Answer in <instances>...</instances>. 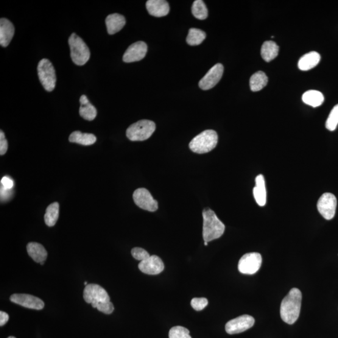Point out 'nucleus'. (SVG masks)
Instances as JSON below:
<instances>
[{
    "label": "nucleus",
    "mask_w": 338,
    "mask_h": 338,
    "mask_svg": "<svg viewBox=\"0 0 338 338\" xmlns=\"http://www.w3.org/2000/svg\"><path fill=\"white\" fill-rule=\"evenodd\" d=\"M255 320L251 316L245 314L232 320L226 324V331L230 334L241 333L252 328Z\"/></svg>",
    "instance_id": "nucleus-11"
},
{
    "label": "nucleus",
    "mask_w": 338,
    "mask_h": 338,
    "mask_svg": "<svg viewBox=\"0 0 338 338\" xmlns=\"http://www.w3.org/2000/svg\"><path fill=\"white\" fill-rule=\"evenodd\" d=\"M58 217H59V204L52 203L47 208L44 216V222L49 227H52L57 223Z\"/></svg>",
    "instance_id": "nucleus-26"
},
{
    "label": "nucleus",
    "mask_w": 338,
    "mask_h": 338,
    "mask_svg": "<svg viewBox=\"0 0 338 338\" xmlns=\"http://www.w3.org/2000/svg\"><path fill=\"white\" fill-rule=\"evenodd\" d=\"M83 298L86 303L91 304L95 308L100 303L110 301L107 292L99 285L95 284L86 285L83 291Z\"/></svg>",
    "instance_id": "nucleus-7"
},
{
    "label": "nucleus",
    "mask_w": 338,
    "mask_h": 338,
    "mask_svg": "<svg viewBox=\"0 0 338 338\" xmlns=\"http://www.w3.org/2000/svg\"><path fill=\"white\" fill-rule=\"evenodd\" d=\"M336 206V197L329 192L321 195L317 204L318 211L326 220H331L334 217Z\"/></svg>",
    "instance_id": "nucleus-9"
},
{
    "label": "nucleus",
    "mask_w": 338,
    "mask_h": 338,
    "mask_svg": "<svg viewBox=\"0 0 338 338\" xmlns=\"http://www.w3.org/2000/svg\"><path fill=\"white\" fill-rule=\"evenodd\" d=\"M44 263V261L41 262L40 264H41V265H43Z\"/></svg>",
    "instance_id": "nucleus-41"
},
{
    "label": "nucleus",
    "mask_w": 338,
    "mask_h": 338,
    "mask_svg": "<svg viewBox=\"0 0 338 338\" xmlns=\"http://www.w3.org/2000/svg\"><path fill=\"white\" fill-rule=\"evenodd\" d=\"M131 253H132L133 258H135L136 260H138V261L141 262L149 258L150 256L147 251L141 247L133 248L132 251H131Z\"/></svg>",
    "instance_id": "nucleus-32"
},
{
    "label": "nucleus",
    "mask_w": 338,
    "mask_h": 338,
    "mask_svg": "<svg viewBox=\"0 0 338 338\" xmlns=\"http://www.w3.org/2000/svg\"><path fill=\"white\" fill-rule=\"evenodd\" d=\"M80 102L81 105H85L89 103V100L88 99V98L86 97V96H85V95H83V96H81L80 97Z\"/></svg>",
    "instance_id": "nucleus-39"
},
{
    "label": "nucleus",
    "mask_w": 338,
    "mask_h": 338,
    "mask_svg": "<svg viewBox=\"0 0 338 338\" xmlns=\"http://www.w3.org/2000/svg\"><path fill=\"white\" fill-rule=\"evenodd\" d=\"M97 141L96 137L92 133H82L80 131L72 132L69 137V141L83 145H91Z\"/></svg>",
    "instance_id": "nucleus-23"
},
{
    "label": "nucleus",
    "mask_w": 338,
    "mask_h": 338,
    "mask_svg": "<svg viewBox=\"0 0 338 338\" xmlns=\"http://www.w3.org/2000/svg\"><path fill=\"white\" fill-rule=\"evenodd\" d=\"M192 12L195 18L201 19V20L206 19L208 16V8H207L205 2L202 0H196L193 3Z\"/></svg>",
    "instance_id": "nucleus-28"
},
{
    "label": "nucleus",
    "mask_w": 338,
    "mask_h": 338,
    "mask_svg": "<svg viewBox=\"0 0 338 338\" xmlns=\"http://www.w3.org/2000/svg\"><path fill=\"white\" fill-rule=\"evenodd\" d=\"M261 264L262 257L259 253L245 254L239 260V272L244 275H254L258 272L261 268Z\"/></svg>",
    "instance_id": "nucleus-8"
},
{
    "label": "nucleus",
    "mask_w": 338,
    "mask_h": 338,
    "mask_svg": "<svg viewBox=\"0 0 338 338\" xmlns=\"http://www.w3.org/2000/svg\"><path fill=\"white\" fill-rule=\"evenodd\" d=\"M79 113L81 117L86 121H93L97 115V111L96 107L92 105L90 102L85 105H81L79 109Z\"/></svg>",
    "instance_id": "nucleus-29"
},
{
    "label": "nucleus",
    "mask_w": 338,
    "mask_h": 338,
    "mask_svg": "<svg viewBox=\"0 0 338 338\" xmlns=\"http://www.w3.org/2000/svg\"><path fill=\"white\" fill-rule=\"evenodd\" d=\"M13 181L9 177L5 176V177L2 178L1 180V187H4L5 189L11 190L13 188Z\"/></svg>",
    "instance_id": "nucleus-36"
},
{
    "label": "nucleus",
    "mask_w": 338,
    "mask_h": 338,
    "mask_svg": "<svg viewBox=\"0 0 338 338\" xmlns=\"http://www.w3.org/2000/svg\"><path fill=\"white\" fill-rule=\"evenodd\" d=\"M223 73V66L217 63L209 70L205 77L200 80L199 85L204 91H208L216 86L221 79Z\"/></svg>",
    "instance_id": "nucleus-12"
},
{
    "label": "nucleus",
    "mask_w": 338,
    "mask_h": 338,
    "mask_svg": "<svg viewBox=\"0 0 338 338\" xmlns=\"http://www.w3.org/2000/svg\"><path fill=\"white\" fill-rule=\"evenodd\" d=\"M268 82L267 75L263 72L259 71L255 73L251 77L250 85L251 90L253 92H258L266 86Z\"/></svg>",
    "instance_id": "nucleus-25"
},
{
    "label": "nucleus",
    "mask_w": 338,
    "mask_h": 338,
    "mask_svg": "<svg viewBox=\"0 0 338 338\" xmlns=\"http://www.w3.org/2000/svg\"><path fill=\"white\" fill-rule=\"evenodd\" d=\"M302 99L306 104L312 107H318L323 104L325 97L321 92L312 90L306 92L303 94Z\"/></svg>",
    "instance_id": "nucleus-24"
},
{
    "label": "nucleus",
    "mask_w": 338,
    "mask_h": 338,
    "mask_svg": "<svg viewBox=\"0 0 338 338\" xmlns=\"http://www.w3.org/2000/svg\"><path fill=\"white\" fill-rule=\"evenodd\" d=\"M27 249L28 254L35 262L41 263L46 261L48 254L42 245L37 242H30Z\"/></svg>",
    "instance_id": "nucleus-21"
},
{
    "label": "nucleus",
    "mask_w": 338,
    "mask_h": 338,
    "mask_svg": "<svg viewBox=\"0 0 338 338\" xmlns=\"http://www.w3.org/2000/svg\"><path fill=\"white\" fill-rule=\"evenodd\" d=\"M85 284L86 285H86H88L87 284V282H85Z\"/></svg>",
    "instance_id": "nucleus-43"
},
{
    "label": "nucleus",
    "mask_w": 338,
    "mask_h": 338,
    "mask_svg": "<svg viewBox=\"0 0 338 338\" xmlns=\"http://www.w3.org/2000/svg\"><path fill=\"white\" fill-rule=\"evenodd\" d=\"M133 199L136 205L140 208L149 212H155L158 209L157 201L153 199L147 189L139 188L133 194Z\"/></svg>",
    "instance_id": "nucleus-10"
},
{
    "label": "nucleus",
    "mask_w": 338,
    "mask_h": 338,
    "mask_svg": "<svg viewBox=\"0 0 338 338\" xmlns=\"http://www.w3.org/2000/svg\"><path fill=\"white\" fill-rule=\"evenodd\" d=\"M203 231L205 242L219 239L225 231V225L211 209L206 208L202 212Z\"/></svg>",
    "instance_id": "nucleus-2"
},
{
    "label": "nucleus",
    "mask_w": 338,
    "mask_h": 338,
    "mask_svg": "<svg viewBox=\"0 0 338 338\" xmlns=\"http://www.w3.org/2000/svg\"><path fill=\"white\" fill-rule=\"evenodd\" d=\"M302 293L298 288L290 290L288 294L282 301L280 314L284 322L292 325L300 317Z\"/></svg>",
    "instance_id": "nucleus-1"
},
{
    "label": "nucleus",
    "mask_w": 338,
    "mask_h": 338,
    "mask_svg": "<svg viewBox=\"0 0 338 338\" xmlns=\"http://www.w3.org/2000/svg\"><path fill=\"white\" fill-rule=\"evenodd\" d=\"M15 33V28L12 22L7 18L0 19V44L7 47L10 44Z\"/></svg>",
    "instance_id": "nucleus-17"
},
{
    "label": "nucleus",
    "mask_w": 338,
    "mask_h": 338,
    "mask_svg": "<svg viewBox=\"0 0 338 338\" xmlns=\"http://www.w3.org/2000/svg\"><path fill=\"white\" fill-rule=\"evenodd\" d=\"M99 311L103 312V313L110 314L112 313L114 307L113 304L110 302L107 303H100L97 304L96 307Z\"/></svg>",
    "instance_id": "nucleus-34"
},
{
    "label": "nucleus",
    "mask_w": 338,
    "mask_h": 338,
    "mask_svg": "<svg viewBox=\"0 0 338 338\" xmlns=\"http://www.w3.org/2000/svg\"><path fill=\"white\" fill-rule=\"evenodd\" d=\"M218 136L214 130H206L195 137L189 144L190 149L199 154L211 152L217 146Z\"/></svg>",
    "instance_id": "nucleus-3"
},
{
    "label": "nucleus",
    "mask_w": 338,
    "mask_h": 338,
    "mask_svg": "<svg viewBox=\"0 0 338 338\" xmlns=\"http://www.w3.org/2000/svg\"><path fill=\"white\" fill-rule=\"evenodd\" d=\"M126 21L124 16L119 13L109 15L105 19L108 34L114 35L120 32L125 26Z\"/></svg>",
    "instance_id": "nucleus-18"
},
{
    "label": "nucleus",
    "mask_w": 338,
    "mask_h": 338,
    "mask_svg": "<svg viewBox=\"0 0 338 338\" xmlns=\"http://www.w3.org/2000/svg\"><path fill=\"white\" fill-rule=\"evenodd\" d=\"M38 75L41 85L47 92L54 90L57 82L55 71L51 61L43 58L38 63Z\"/></svg>",
    "instance_id": "nucleus-6"
},
{
    "label": "nucleus",
    "mask_w": 338,
    "mask_h": 338,
    "mask_svg": "<svg viewBox=\"0 0 338 338\" xmlns=\"http://www.w3.org/2000/svg\"><path fill=\"white\" fill-rule=\"evenodd\" d=\"M155 128L154 122L149 120H141L127 128L126 135L131 141H144L152 136Z\"/></svg>",
    "instance_id": "nucleus-5"
},
{
    "label": "nucleus",
    "mask_w": 338,
    "mask_h": 338,
    "mask_svg": "<svg viewBox=\"0 0 338 338\" xmlns=\"http://www.w3.org/2000/svg\"><path fill=\"white\" fill-rule=\"evenodd\" d=\"M9 320V316L4 311L0 312V326H3L6 324Z\"/></svg>",
    "instance_id": "nucleus-37"
},
{
    "label": "nucleus",
    "mask_w": 338,
    "mask_h": 338,
    "mask_svg": "<svg viewBox=\"0 0 338 338\" xmlns=\"http://www.w3.org/2000/svg\"><path fill=\"white\" fill-rule=\"evenodd\" d=\"M8 141L5 138V133L2 130L0 131V155H4L8 150Z\"/></svg>",
    "instance_id": "nucleus-35"
},
{
    "label": "nucleus",
    "mask_w": 338,
    "mask_h": 338,
    "mask_svg": "<svg viewBox=\"0 0 338 338\" xmlns=\"http://www.w3.org/2000/svg\"><path fill=\"white\" fill-rule=\"evenodd\" d=\"M208 300L205 298H195L191 301V306L195 311H202L208 304Z\"/></svg>",
    "instance_id": "nucleus-33"
},
{
    "label": "nucleus",
    "mask_w": 338,
    "mask_h": 338,
    "mask_svg": "<svg viewBox=\"0 0 338 338\" xmlns=\"http://www.w3.org/2000/svg\"><path fill=\"white\" fill-rule=\"evenodd\" d=\"M10 300L14 303L30 309L40 310L42 309L44 306L43 301L40 298L30 295H13L11 296Z\"/></svg>",
    "instance_id": "nucleus-15"
},
{
    "label": "nucleus",
    "mask_w": 338,
    "mask_h": 338,
    "mask_svg": "<svg viewBox=\"0 0 338 338\" xmlns=\"http://www.w3.org/2000/svg\"><path fill=\"white\" fill-rule=\"evenodd\" d=\"M321 56L317 52H309L303 56L298 61V68L302 71H308L318 65Z\"/></svg>",
    "instance_id": "nucleus-20"
},
{
    "label": "nucleus",
    "mask_w": 338,
    "mask_h": 338,
    "mask_svg": "<svg viewBox=\"0 0 338 338\" xmlns=\"http://www.w3.org/2000/svg\"><path fill=\"white\" fill-rule=\"evenodd\" d=\"M147 52V44L144 41H138L128 47L123 56V60L125 63L136 62L143 59Z\"/></svg>",
    "instance_id": "nucleus-13"
},
{
    "label": "nucleus",
    "mask_w": 338,
    "mask_h": 338,
    "mask_svg": "<svg viewBox=\"0 0 338 338\" xmlns=\"http://www.w3.org/2000/svg\"><path fill=\"white\" fill-rule=\"evenodd\" d=\"M11 190L5 189L4 187H1V198L2 200H5L8 199L10 195H12Z\"/></svg>",
    "instance_id": "nucleus-38"
},
{
    "label": "nucleus",
    "mask_w": 338,
    "mask_h": 338,
    "mask_svg": "<svg viewBox=\"0 0 338 338\" xmlns=\"http://www.w3.org/2000/svg\"><path fill=\"white\" fill-rule=\"evenodd\" d=\"M279 50L277 44L273 41H266L262 44L261 54L264 61L270 62L277 57Z\"/></svg>",
    "instance_id": "nucleus-22"
},
{
    "label": "nucleus",
    "mask_w": 338,
    "mask_h": 338,
    "mask_svg": "<svg viewBox=\"0 0 338 338\" xmlns=\"http://www.w3.org/2000/svg\"><path fill=\"white\" fill-rule=\"evenodd\" d=\"M146 8L150 15L155 17H163L168 15L170 11L168 2L165 0H149Z\"/></svg>",
    "instance_id": "nucleus-16"
},
{
    "label": "nucleus",
    "mask_w": 338,
    "mask_h": 338,
    "mask_svg": "<svg viewBox=\"0 0 338 338\" xmlns=\"http://www.w3.org/2000/svg\"><path fill=\"white\" fill-rule=\"evenodd\" d=\"M71 58L74 63L82 66L87 62L91 57L90 50L80 36L72 33L69 39Z\"/></svg>",
    "instance_id": "nucleus-4"
},
{
    "label": "nucleus",
    "mask_w": 338,
    "mask_h": 338,
    "mask_svg": "<svg viewBox=\"0 0 338 338\" xmlns=\"http://www.w3.org/2000/svg\"><path fill=\"white\" fill-rule=\"evenodd\" d=\"M338 124V104L335 105L329 114L328 119L326 122L327 129L330 131L336 130Z\"/></svg>",
    "instance_id": "nucleus-30"
},
{
    "label": "nucleus",
    "mask_w": 338,
    "mask_h": 338,
    "mask_svg": "<svg viewBox=\"0 0 338 338\" xmlns=\"http://www.w3.org/2000/svg\"><path fill=\"white\" fill-rule=\"evenodd\" d=\"M253 195L254 199L259 206L266 205V184H265L264 176L262 175H259L256 178V186L254 187Z\"/></svg>",
    "instance_id": "nucleus-19"
},
{
    "label": "nucleus",
    "mask_w": 338,
    "mask_h": 338,
    "mask_svg": "<svg viewBox=\"0 0 338 338\" xmlns=\"http://www.w3.org/2000/svg\"><path fill=\"white\" fill-rule=\"evenodd\" d=\"M206 34L205 32L200 29L192 28L189 31L188 35L186 38L187 43L191 46H199L205 40Z\"/></svg>",
    "instance_id": "nucleus-27"
},
{
    "label": "nucleus",
    "mask_w": 338,
    "mask_h": 338,
    "mask_svg": "<svg viewBox=\"0 0 338 338\" xmlns=\"http://www.w3.org/2000/svg\"><path fill=\"white\" fill-rule=\"evenodd\" d=\"M208 242H205V245H208Z\"/></svg>",
    "instance_id": "nucleus-40"
},
{
    "label": "nucleus",
    "mask_w": 338,
    "mask_h": 338,
    "mask_svg": "<svg viewBox=\"0 0 338 338\" xmlns=\"http://www.w3.org/2000/svg\"><path fill=\"white\" fill-rule=\"evenodd\" d=\"M139 268L142 273L147 275H157L163 272L164 264L159 256L153 255L140 262Z\"/></svg>",
    "instance_id": "nucleus-14"
},
{
    "label": "nucleus",
    "mask_w": 338,
    "mask_h": 338,
    "mask_svg": "<svg viewBox=\"0 0 338 338\" xmlns=\"http://www.w3.org/2000/svg\"><path fill=\"white\" fill-rule=\"evenodd\" d=\"M169 338H192L190 336L189 329L183 326H174L170 329L169 333Z\"/></svg>",
    "instance_id": "nucleus-31"
},
{
    "label": "nucleus",
    "mask_w": 338,
    "mask_h": 338,
    "mask_svg": "<svg viewBox=\"0 0 338 338\" xmlns=\"http://www.w3.org/2000/svg\"><path fill=\"white\" fill-rule=\"evenodd\" d=\"M8 338H16V337H14V336H10V337H8Z\"/></svg>",
    "instance_id": "nucleus-42"
}]
</instances>
